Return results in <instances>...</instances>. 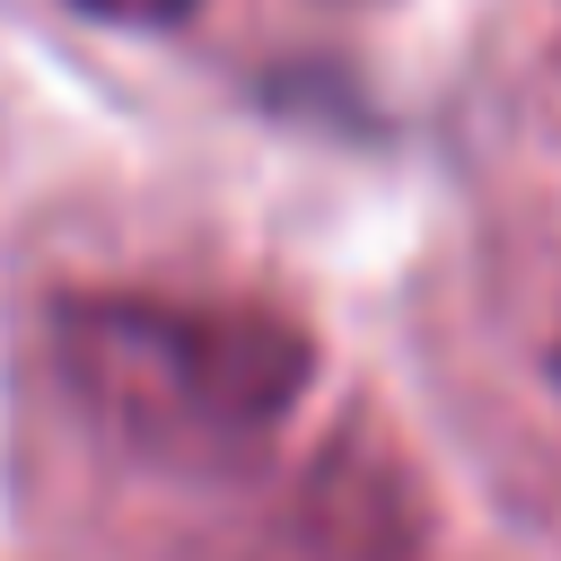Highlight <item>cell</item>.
Masks as SVG:
<instances>
[{
    "label": "cell",
    "mask_w": 561,
    "mask_h": 561,
    "mask_svg": "<svg viewBox=\"0 0 561 561\" xmlns=\"http://www.w3.org/2000/svg\"><path fill=\"white\" fill-rule=\"evenodd\" d=\"M44 359L79 430L140 473H237L316 386V333L289 307L149 280L61 289Z\"/></svg>",
    "instance_id": "obj_1"
},
{
    "label": "cell",
    "mask_w": 561,
    "mask_h": 561,
    "mask_svg": "<svg viewBox=\"0 0 561 561\" xmlns=\"http://www.w3.org/2000/svg\"><path fill=\"white\" fill-rule=\"evenodd\" d=\"M79 18H105V26H184L202 0H70Z\"/></svg>",
    "instance_id": "obj_3"
},
{
    "label": "cell",
    "mask_w": 561,
    "mask_h": 561,
    "mask_svg": "<svg viewBox=\"0 0 561 561\" xmlns=\"http://www.w3.org/2000/svg\"><path fill=\"white\" fill-rule=\"evenodd\" d=\"M552 377H561V342H552Z\"/></svg>",
    "instance_id": "obj_4"
},
{
    "label": "cell",
    "mask_w": 561,
    "mask_h": 561,
    "mask_svg": "<svg viewBox=\"0 0 561 561\" xmlns=\"http://www.w3.org/2000/svg\"><path fill=\"white\" fill-rule=\"evenodd\" d=\"M237 561H430V491L403 438L377 412L333 421Z\"/></svg>",
    "instance_id": "obj_2"
}]
</instances>
